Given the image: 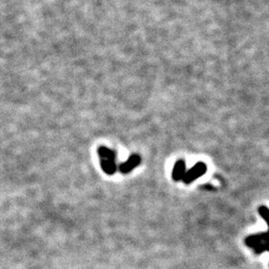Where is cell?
I'll list each match as a JSON object with an SVG mask.
<instances>
[{
    "label": "cell",
    "mask_w": 269,
    "mask_h": 269,
    "mask_svg": "<svg viewBox=\"0 0 269 269\" xmlns=\"http://www.w3.org/2000/svg\"><path fill=\"white\" fill-rule=\"evenodd\" d=\"M258 214L262 216L268 225V230L249 235L245 238V244L251 248L255 254H261L265 251H269V209L261 206L258 208Z\"/></svg>",
    "instance_id": "1"
},
{
    "label": "cell",
    "mask_w": 269,
    "mask_h": 269,
    "mask_svg": "<svg viewBox=\"0 0 269 269\" xmlns=\"http://www.w3.org/2000/svg\"><path fill=\"white\" fill-rule=\"evenodd\" d=\"M99 159H100V164L103 169V171L109 175H113L118 170L117 165V153L105 146H101L97 150Z\"/></svg>",
    "instance_id": "2"
},
{
    "label": "cell",
    "mask_w": 269,
    "mask_h": 269,
    "mask_svg": "<svg viewBox=\"0 0 269 269\" xmlns=\"http://www.w3.org/2000/svg\"><path fill=\"white\" fill-rule=\"evenodd\" d=\"M207 164L203 161H200L198 163H196L191 169H189L188 171H186V174L183 178V181L186 185H190L192 184L196 179H198L200 176H202L203 174H205L207 172Z\"/></svg>",
    "instance_id": "3"
},
{
    "label": "cell",
    "mask_w": 269,
    "mask_h": 269,
    "mask_svg": "<svg viewBox=\"0 0 269 269\" xmlns=\"http://www.w3.org/2000/svg\"><path fill=\"white\" fill-rule=\"evenodd\" d=\"M141 161H142L141 157L138 154H134V155L130 156L129 159L125 162L121 163L118 168L122 173L127 174V173L131 172L135 167H137L141 163Z\"/></svg>",
    "instance_id": "4"
},
{
    "label": "cell",
    "mask_w": 269,
    "mask_h": 269,
    "mask_svg": "<svg viewBox=\"0 0 269 269\" xmlns=\"http://www.w3.org/2000/svg\"><path fill=\"white\" fill-rule=\"evenodd\" d=\"M186 162L184 160H178L174 166H173V169H172V173H171V176H172V179L175 182L177 181H181V179L184 178L185 174H186Z\"/></svg>",
    "instance_id": "5"
}]
</instances>
